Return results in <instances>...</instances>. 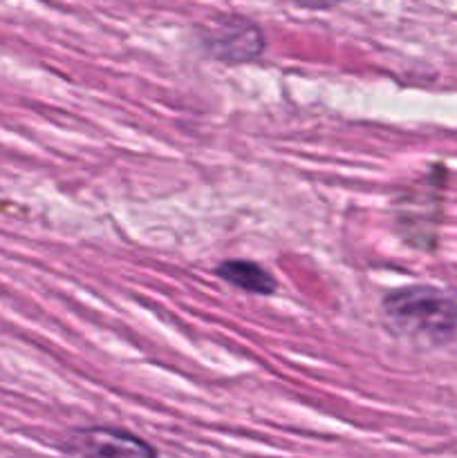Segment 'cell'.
Instances as JSON below:
<instances>
[{"instance_id":"1","label":"cell","mask_w":457,"mask_h":458,"mask_svg":"<svg viewBox=\"0 0 457 458\" xmlns=\"http://www.w3.org/2000/svg\"><path fill=\"white\" fill-rule=\"evenodd\" d=\"M385 318L403 334L446 343L457 334V300L433 286H408L384 300Z\"/></svg>"},{"instance_id":"2","label":"cell","mask_w":457,"mask_h":458,"mask_svg":"<svg viewBox=\"0 0 457 458\" xmlns=\"http://www.w3.org/2000/svg\"><path fill=\"white\" fill-rule=\"evenodd\" d=\"M65 458H157L143 438L115 428H81L61 441Z\"/></svg>"},{"instance_id":"3","label":"cell","mask_w":457,"mask_h":458,"mask_svg":"<svg viewBox=\"0 0 457 458\" xmlns=\"http://www.w3.org/2000/svg\"><path fill=\"white\" fill-rule=\"evenodd\" d=\"M206 52L224 63H249L264 49V34L254 21L242 16H222L202 34Z\"/></svg>"},{"instance_id":"4","label":"cell","mask_w":457,"mask_h":458,"mask_svg":"<svg viewBox=\"0 0 457 458\" xmlns=\"http://www.w3.org/2000/svg\"><path fill=\"white\" fill-rule=\"evenodd\" d=\"M218 276L228 282L236 289L246 291V293L269 295L276 291V280L267 268L260 264L249 262V259H228L218 267Z\"/></svg>"},{"instance_id":"5","label":"cell","mask_w":457,"mask_h":458,"mask_svg":"<svg viewBox=\"0 0 457 458\" xmlns=\"http://www.w3.org/2000/svg\"><path fill=\"white\" fill-rule=\"evenodd\" d=\"M294 3L296 7H303V9H330L334 4L345 3V0H289Z\"/></svg>"}]
</instances>
